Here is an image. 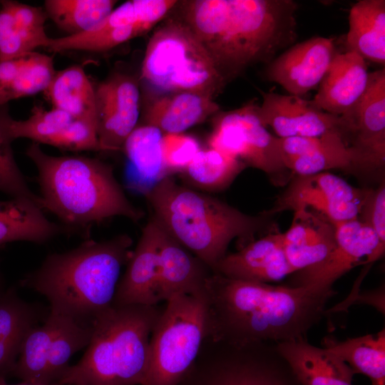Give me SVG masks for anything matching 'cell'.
<instances>
[{
    "mask_svg": "<svg viewBox=\"0 0 385 385\" xmlns=\"http://www.w3.org/2000/svg\"><path fill=\"white\" fill-rule=\"evenodd\" d=\"M334 294L333 289L275 286L213 272L204 294L207 337L241 344L307 338Z\"/></svg>",
    "mask_w": 385,
    "mask_h": 385,
    "instance_id": "obj_1",
    "label": "cell"
},
{
    "mask_svg": "<svg viewBox=\"0 0 385 385\" xmlns=\"http://www.w3.org/2000/svg\"><path fill=\"white\" fill-rule=\"evenodd\" d=\"M183 18L227 83L247 67L270 63L297 38L292 0H190Z\"/></svg>",
    "mask_w": 385,
    "mask_h": 385,
    "instance_id": "obj_2",
    "label": "cell"
},
{
    "mask_svg": "<svg viewBox=\"0 0 385 385\" xmlns=\"http://www.w3.org/2000/svg\"><path fill=\"white\" fill-rule=\"evenodd\" d=\"M132 245L126 234L100 242L87 239L74 249L48 255L21 285L43 295L50 311L92 324L112 306Z\"/></svg>",
    "mask_w": 385,
    "mask_h": 385,
    "instance_id": "obj_3",
    "label": "cell"
},
{
    "mask_svg": "<svg viewBox=\"0 0 385 385\" xmlns=\"http://www.w3.org/2000/svg\"><path fill=\"white\" fill-rule=\"evenodd\" d=\"M26 155L38 171L43 209L73 232H87L115 216L139 221L143 212L126 197L108 163L86 156H53L32 143Z\"/></svg>",
    "mask_w": 385,
    "mask_h": 385,
    "instance_id": "obj_4",
    "label": "cell"
},
{
    "mask_svg": "<svg viewBox=\"0 0 385 385\" xmlns=\"http://www.w3.org/2000/svg\"><path fill=\"white\" fill-rule=\"evenodd\" d=\"M153 208V218L173 238L190 251L213 272L227 255L232 240H254L270 230L272 216L264 212L246 214L207 194L176 183L170 175L144 195Z\"/></svg>",
    "mask_w": 385,
    "mask_h": 385,
    "instance_id": "obj_5",
    "label": "cell"
},
{
    "mask_svg": "<svg viewBox=\"0 0 385 385\" xmlns=\"http://www.w3.org/2000/svg\"><path fill=\"white\" fill-rule=\"evenodd\" d=\"M162 311L158 305L111 306L94 319L85 354L58 384L142 385L151 333Z\"/></svg>",
    "mask_w": 385,
    "mask_h": 385,
    "instance_id": "obj_6",
    "label": "cell"
},
{
    "mask_svg": "<svg viewBox=\"0 0 385 385\" xmlns=\"http://www.w3.org/2000/svg\"><path fill=\"white\" fill-rule=\"evenodd\" d=\"M141 78L160 91L197 92L213 98L227 83L182 20L168 21L153 33L142 62Z\"/></svg>",
    "mask_w": 385,
    "mask_h": 385,
    "instance_id": "obj_7",
    "label": "cell"
},
{
    "mask_svg": "<svg viewBox=\"0 0 385 385\" xmlns=\"http://www.w3.org/2000/svg\"><path fill=\"white\" fill-rule=\"evenodd\" d=\"M165 303L151 333L149 364L142 385H177L208 337L204 297L176 294Z\"/></svg>",
    "mask_w": 385,
    "mask_h": 385,
    "instance_id": "obj_8",
    "label": "cell"
},
{
    "mask_svg": "<svg viewBox=\"0 0 385 385\" xmlns=\"http://www.w3.org/2000/svg\"><path fill=\"white\" fill-rule=\"evenodd\" d=\"M177 385H302L276 344H232L207 337Z\"/></svg>",
    "mask_w": 385,
    "mask_h": 385,
    "instance_id": "obj_9",
    "label": "cell"
},
{
    "mask_svg": "<svg viewBox=\"0 0 385 385\" xmlns=\"http://www.w3.org/2000/svg\"><path fill=\"white\" fill-rule=\"evenodd\" d=\"M92 332L93 323L49 310L43 324L26 336L11 376L28 384L58 383L71 356L88 345Z\"/></svg>",
    "mask_w": 385,
    "mask_h": 385,
    "instance_id": "obj_10",
    "label": "cell"
},
{
    "mask_svg": "<svg viewBox=\"0 0 385 385\" xmlns=\"http://www.w3.org/2000/svg\"><path fill=\"white\" fill-rule=\"evenodd\" d=\"M258 105L253 101L230 111L217 114L208 145L258 169L275 184L289 182L290 173L284 166L279 138L272 135L258 116Z\"/></svg>",
    "mask_w": 385,
    "mask_h": 385,
    "instance_id": "obj_11",
    "label": "cell"
},
{
    "mask_svg": "<svg viewBox=\"0 0 385 385\" xmlns=\"http://www.w3.org/2000/svg\"><path fill=\"white\" fill-rule=\"evenodd\" d=\"M288 183L265 214L309 209L335 225L358 217L367 191L329 172L295 175Z\"/></svg>",
    "mask_w": 385,
    "mask_h": 385,
    "instance_id": "obj_12",
    "label": "cell"
},
{
    "mask_svg": "<svg viewBox=\"0 0 385 385\" xmlns=\"http://www.w3.org/2000/svg\"><path fill=\"white\" fill-rule=\"evenodd\" d=\"M335 230L336 245L331 253L320 263L295 272L291 286L331 289L352 268L372 264L384 256L376 234L358 217L335 224Z\"/></svg>",
    "mask_w": 385,
    "mask_h": 385,
    "instance_id": "obj_13",
    "label": "cell"
},
{
    "mask_svg": "<svg viewBox=\"0 0 385 385\" xmlns=\"http://www.w3.org/2000/svg\"><path fill=\"white\" fill-rule=\"evenodd\" d=\"M279 147L285 168L295 175L328 172L332 169L352 173L376 170L360 150L339 133L319 137L279 138Z\"/></svg>",
    "mask_w": 385,
    "mask_h": 385,
    "instance_id": "obj_14",
    "label": "cell"
},
{
    "mask_svg": "<svg viewBox=\"0 0 385 385\" xmlns=\"http://www.w3.org/2000/svg\"><path fill=\"white\" fill-rule=\"evenodd\" d=\"M96 91V116L99 149L114 152L137 126L140 91L134 78L115 73L101 82Z\"/></svg>",
    "mask_w": 385,
    "mask_h": 385,
    "instance_id": "obj_15",
    "label": "cell"
},
{
    "mask_svg": "<svg viewBox=\"0 0 385 385\" xmlns=\"http://www.w3.org/2000/svg\"><path fill=\"white\" fill-rule=\"evenodd\" d=\"M257 113L262 124L272 128L279 138L319 137L339 133L350 140L349 128L342 116L314 107L310 101L292 95L262 93Z\"/></svg>",
    "mask_w": 385,
    "mask_h": 385,
    "instance_id": "obj_16",
    "label": "cell"
},
{
    "mask_svg": "<svg viewBox=\"0 0 385 385\" xmlns=\"http://www.w3.org/2000/svg\"><path fill=\"white\" fill-rule=\"evenodd\" d=\"M336 53L333 38H312L292 46L272 60L265 77L289 95L302 97L319 86Z\"/></svg>",
    "mask_w": 385,
    "mask_h": 385,
    "instance_id": "obj_17",
    "label": "cell"
},
{
    "mask_svg": "<svg viewBox=\"0 0 385 385\" xmlns=\"http://www.w3.org/2000/svg\"><path fill=\"white\" fill-rule=\"evenodd\" d=\"M10 133L14 140L26 138L38 144L72 151L100 150L96 123L75 119L53 108L48 111L34 106L26 120L11 118Z\"/></svg>",
    "mask_w": 385,
    "mask_h": 385,
    "instance_id": "obj_18",
    "label": "cell"
},
{
    "mask_svg": "<svg viewBox=\"0 0 385 385\" xmlns=\"http://www.w3.org/2000/svg\"><path fill=\"white\" fill-rule=\"evenodd\" d=\"M161 227L153 217L143 229L138 244L117 284L112 306L158 305L159 245Z\"/></svg>",
    "mask_w": 385,
    "mask_h": 385,
    "instance_id": "obj_19",
    "label": "cell"
},
{
    "mask_svg": "<svg viewBox=\"0 0 385 385\" xmlns=\"http://www.w3.org/2000/svg\"><path fill=\"white\" fill-rule=\"evenodd\" d=\"M347 122L351 145L376 169L385 163V69L369 73L366 89L354 108L342 116Z\"/></svg>",
    "mask_w": 385,
    "mask_h": 385,
    "instance_id": "obj_20",
    "label": "cell"
},
{
    "mask_svg": "<svg viewBox=\"0 0 385 385\" xmlns=\"http://www.w3.org/2000/svg\"><path fill=\"white\" fill-rule=\"evenodd\" d=\"M213 272L232 279L269 283L279 281L294 271L284 252L282 232H272L236 252L227 253Z\"/></svg>",
    "mask_w": 385,
    "mask_h": 385,
    "instance_id": "obj_21",
    "label": "cell"
},
{
    "mask_svg": "<svg viewBox=\"0 0 385 385\" xmlns=\"http://www.w3.org/2000/svg\"><path fill=\"white\" fill-rule=\"evenodd\" d=\"M369 73L365 60L357 53L337 52L311 103L334 115H346L365 92Z\"/></svg>",
    "mask_w": 385,
    "mask_h": 385,
    "instance_id": "obj_22",
    "label": "cell"
},
{
    "mask_svg": "<svg viewBox=\"0 0 385 385\" xmlns=\"http://www.w3.org/2000/svg\"><path fill=\"white\" fill-rule=\"evenodd\" d=\"M212 273L205 262L161 227L158 280L160 302H165L176 294L204 297L207 282Z\"/></svg>",
    "mask_w": 385,
    "mask_h": 385,
    "instance_id": "obj_23",
    "label": "cell"
},
{
    "mask_svg": "<svg viewBox=\"0 0 385 385\" xmlns=\"http://www.w3.org/2000/svg\"><path fill=\"white\" fill-rule=\"evenodd\" d=\"M284 252L291 268L298 272L324 260L336 245L335 225L319 213L294 212L289 229L282 232Z\"/></svg>",
    "mask_w": 385,
    "mask_h": 385,
    "instance_id": "obj_24",
    "label": "cell"
},
{
    "mask_svg": "<svg viewBox=\"0 0 385 385\" xmlns=\"http://www.w3.org/2000/svg\"><path fill=\"white\" fill-rule=\"evenodd\" d=\"M45 11L16 1H0V62L28 55L47 47Z\"/></svg>",
    "mask_w": 385,
    "mask_h": 385,
    "instance_id": "obj_25",
    "label": "cell"
},
{
    "mask_svg": "<svg viewBox=\"0 0 385 385\" xmlns=\"http://www.w3.org/2000/svg\"><path fill=\"white\" fill-rule=\"evenodd\" d=\"M276 348L302 385H352L355 374L349 365L307 338L277 343Z\"/></svg>",
    "mask_w": 385,
    "mask_h": 385,
    "instance_id": "obj_26",
    "label": "cell"
},
{
    "mask_svg": "<svg viewBox=\"0 0 385 385\" xmlns=\"http://www.w3.org/2000/svg\"><path fill=\"white\" fill-rule=\"evenodd\" d=\"M48 314L21 299L14 287L0 294V384L11 376L29 332Z\"/></svg>",
    "mask_w": 385,
    "mask_h": 385,
    "instance_id": "obj_27",
    "label": "cell"
},
{
    "mask_svg": "<svg viewBox=\"0 0 385 385\" xmlns=\"http://www.w3.org/2000/svg\"><path fill=\"white\" fill-rule=\"evenodd\" d=\"M144 34L138 24L133 4L128 1L114 9L103 21L90 30L75 35L51 38L46 48L53 52L71 50L103 51Z\"/></svg>",
    "mask_w": 385,
    "mask_h": 385,
    "instance_id": "obj_28",
    "label": "cell"
},
{
    "mask_svg": "<svg viewBox=\"0 0 385 385\" xmlns=\"http://www.w3.org/2000/svg\"><path fill=\"white\" fill-rule=\"evenodd\" d=\"M220 109L210 96L191 91L172 93L155 100L145 114V124L163 133H183Z\"/></svg>",
    "mask_w": 385,
    "mask_h": 385,
    "instance_id": "obj_29",
    "label": "cell"
},
{
    "mask_svg": "<svg viewBox=\"0 0 385 385\" xmlns=\"http://www.w3.org/2000/svg\"><path fill=\"white\" fill-rule=\"evenodd\" d=\"M163 134L158 128L148 124L136 126L123 146L128 160V182L144 195L170 175L162 156Z\"/></svg>",
    "mask_w": 385,
    "mask_h": 385,
    "instance_id": "obj_30",
    "label": "cell"
},
{
    "mask_svg": "<svg viewBox=\"0 0 385 385\" xmlns=\"http://www.w3.org/2000/svg\"><path fill=\"white\" fill-rule=\"evenodd\" d=\"M36 203L24 199L0 201V246L16 241L44 243L72 230L48 220Z\"/></svg>",
    "mask_w": 385,
    "mask_h": 385,
    "instance_id": "obj_31",
    "label": "cell"
},
{
    "mask_svg": "<svg viewBox=\"0 0 385 385\" xmlns=\"http://www.w3.org/2000/svg\"><path fill=\"white\" fill-rule=\"evenodd\" d=\"M346 37L348 51L357 53L364 60L385 63V1L360 0L349 15Z\"/></svg>",
    "mask_w": 385,
    "mask_h": 385,
    "instance_id": "obj_32",
    "label": "cell"
},
{
    "mask_svg": "<svg viewBox=\"0 0 385 385\" xmlns=\"http://www.w3.org/2000/svg\"><path fill=\"white\" fill-rule=\"evenodd\" d=\"M45 91L53 108L96 124V91L81 66L56 72Z\"/></svg>",
    "mask_w": 385,
    "mask_h": 385,
    "instance_id": "obj_33",
    "label": "cell"
},
{
    "mask_svg": "<svg viewBox=\"0 0 385 385\" xmlns=\"http://www.w3.org/2000/svg\"><path fill=\"white\" fill-rule=\"evenodd\" d=\"M349 365L354 374L369 377L372 385H385V329L376 334L337 341L326 338L324 346Z\"/></svg>",
    "mask_w": 385,
    "mask_h": 385,
    "instance_id": "obj_34",
    "label": "cell"
},
{
    "mask_svg": "<svg viewBox=\"0 0 385 385\" xmlns=\"http://www.w3.org/2000/svg\"><path fill=\"white\" fill-rule=\"evenodd\" d=\"M247 166L241 160L216 149H201L181 172L192 185L205 191L228 188Z\"/></svg>",
    "mask_w": 385,
    "mask_h": 385,
    "instance_id": "obj_35",
    "label": "cell"
},
{
    "mask_svg": "<svg viewBox=\"0 0 385 385\" xmlns=\"http://www.w3.org/2000/svg\"><path fill=\"white\" fill-rule=\"evenodd\" d=\"M114 0H46L45 11L70 35L85 32L103 21L114 9Z\"/></svg>",
    "mask_w": 385,
    "mask_h": 385,
    "instance_id": "obj_36",
    "label": "cell"
},
{
    "mask_svg": "<svg viewBox=\"0 0 385 385\" xmlns=\"http://www.w3.org/2000/svg\"><path fill=\"white\" fill-rule=\"evenodd\" d=\"M11 118L6 111V106L0 108V192L11 198L31 200L43 210V202L40 196L34 194L29 188L26 180L20 170L13 153L10 133Z\"/></svg>",
    "mask_w": 385,
    "mask_h": 385,
    "instance_id": "obj_37",
    "label": "cell"
},
{
    "mask_svg": "<svg viewBox=\"0 0 385 385\" xmlns=\"http://www.w3.org/2000/svg\"><path fill=\"white\" fill-rule=\"evenodd\" d=\"M55 73L52 57L36 51L23 56L13 79L11 101L46 91Z\"/></svg>",
    "mask_w": 385,
    "mask_h": 385,
    "instance_id": "obj_38",
    "label": "cell"
},
{
    "mask_svg": "<svg viewBox=\"0 0 385 385\" xmlns=\"http://www.w3.org/2000/svg\"><path fill=\"white\" fill-rule=\"evenodd\" d=\"M200 150V143L192 135L183 133L163 134L161 152L169 174L181 173Z\"/></svg>",
    "mask_w": 385,
    "mask_h": 385,
    "instance_id": "obj_39",
    "label": "cell"
},
{
    "mask_svg": "<svg viewBox=\"0 0 385 385\" xmlns=\"http://www.w3.org/2000/svg\"><path fill=\"white\" fill-rule=\"evenodd\" d=\"M358 218L376 234L381 250L385 252V185L367 189Z\"/></svg>",
    "mask_w": 385,
    "mask_h": 385,
    "instance_id": "obj_40",
    "label": "cell"
},
{
    "mask_svg": "<svg viewBox=\"0 0 385 385\" xmlns=\"http://www.w3.org/2000/svg\"><path fill=\"white\" fill-rule=\"evenodd\" d=\"M0 385H41V384H28V383H24V382H21V383L17 384H8L6 382V383L1 384ZM50 385H60V384H58V383H55V384H50Z\"/></svg>",
    "mask_w": 385,
    "mask_h": 385,
    "instance_id": "obj_41",
    "label": "cell"
},
{
    "mask_svg": "<svg viewBox=\"0 0 385 385\" xmlns=\"http://www.w3.org/2000/svg\"><path fill=\"white\" fill-rule=\"evenodd\" d=\"M4 282H3V278H2V275H1V271H0V294L4 291Z\"/></svg>",
    "mask_w": 385,
    "mask_h": 385,
    "instance_id": "obj_42",
    "label": "cell"
}]
</instances>
